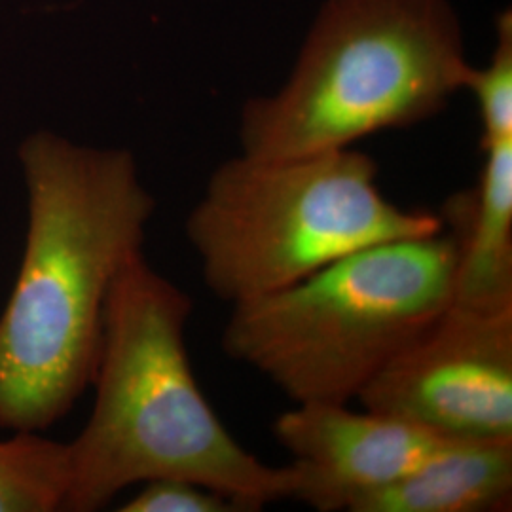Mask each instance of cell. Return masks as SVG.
Wrapping results in <instances>:
<instances>
[{"label": "cell", "mask_w": 512, "mask_h": 512, "mask_svg": "<svg viewBox=\"0 0 512 512\" xmlns=\"http://www.w3.org/2000/svg\"><path fill=\"white\" fill-rule=\"evenodd\" d=\"M192 298L133 256L103 315L93 368L95 403L67 442L61 512H95L133 484L183 478L236 501L245 512L293 499V467H272L245 450L194 378L186 325Z\"/></svg>", "instance_id": "cell-2"}, {"label": "cell", "mask_w": 512, "mask_h": 512, "mask_svg": "<svg viewBox=\"0 0 512 512\" xmlns=\"http://www.w3.org/2000/svg\"><path fill=\"white\" fill-rule=\"evenodd\" d=\"M275 439L293 458V499L319 512L349 505L412 473L450 439L412 421L348 403H300L274 423Z\"/></svg>", "instance_id": "cell-7"}, {"label": "cell", "mask_w": 512, "mask_h": 512, "mask_svg": "<svg viewBox=\"0 0 512 512\" xmlns=\"http://www.w3.org/2000/svg\"><path fill=\"white\" fill-rule=\"evenodd\" d=\"M469 67L450 0H325L283 86L241 109V154L296 158L416 126L463 92Z\"/></svg>", "instance_id": "cell-3"}, {"label": "cell", "mask_w": 512, "mask_h": 512, "mask_svg": "<svg viewBox=\"0 0 512 512\" xmlns=\"http://www.w3.org/2000/svg\"><path fill=\"white\" fill-rule=\"evenodd\" d=\"M357 399L442 439H512V308L452 302Z\"/></svg>", "instance_id": "cell-6"}, {"label": "cell", "mask_w": 512, "mask_h": 512, "mask_svg": "<svg viewBox=\"0 0 512 512\" xmlns=\"http://www.w3.org/2000/svg\"><path fill=\"white\" fill-rule=\"evenodd\" d=\"M512 505V439L452 440L349 512H501Z\"/></svg>", "instance_id": "cell-9"}, {"label": "cell", "mask_w": 512, "mask_h": 512, "mask_svg": "<svg viewBox=\"0 0 512 512\" xmlns=\"http://www.w3.org/2000/svg\"><path fill=\"white\" fill-rule=\"evenodd\" d=\"M440 230L439 215L387 200L378 165L353 147L283 160L230 158L211 173L184 224L207 287L232 306L370 245Z\"/></svg>", "instance_id": "cell-5"}, {"label": "cell", "mask_w": 512, "mask_h": 512, "mask_svg": "<svg viewBox=\"0 0 512 512\" xmlns=\"http://www.w3.org/2000/svg\"><path fill=\"white\" fill-rule=\"evenodd\" d=\"M67 488V442L42 433L0 440V512H59Z\"/></svg>", "instance_id": "cell-10"}, {"label": "cell", "mask_w": 512, "mask_h": 512, "mask_svg": "<svg viewBox=\"0 0 512 512\" xmlns=\"http://www.w3.org/2000/svg\"><path fill=\"white\" fill-rule=\"evenodd\" d=\"M475 95L482 122L480 147L512 139V12L495 18V48L484 67H469L463 92Z\"/></svg>", "instance_id": "cell-11"}, {"label": "cell", "mask_w": 512, "mask_h": 512, "mask_svg": "<svg viewBox=\"0 0 512 512\" xmlns=\"http://www.w3.org/2000/svg\"><path fill=\"white\" fill-rule=\"evenodd\" d=\"M473 190L446 203L456 241L454 304L512 308V139L482 147Z\"/></svg>", "instance_id": "cell-8"}, {"label": "cell", "mask_w": 512, "mask_h": 512, "mask_svg": "<svg viewBox=\"0 0 512 512\" xmlns=\"http://www.w3.org/2000/svg\"><path fill=\"white\" fill-rule=\"evenodd\" d=\"M18 158L27 230L0 313V429L44 433L92 385L110 289L143 253L156 200L124 148L40 129Z\"/></svg>", "instance_id": "cell-1"}, {"label": "cell", "mask_w": 512, "mask_h": 512, "mask_svg": "<svg viewBox=\"0 0 512 512\" xmlns=\"http://www.w3.org/2000/svg\"><path fill=\"white\" fill-rule=\"evenodd\" d=\"M128 499L122 512H245L236 501L183 478H154Z\"/></svg>", "instance_id": "cell-12"}, {"label": "cell", "mask_w": 512, "mask_h": 512, "mask_svg": "<svg viewBox=\"0 0 512 512\" xmlns=\"http://www.w3.org/2000/svg\"><path fill=\"white\" fill-rule=\"evenodd\" d=\"M456 241L391 239L234 304L224 351L300 403H349L454 300Z\"/></svg>", "instance_id": "cell-4"}]
</instances>
